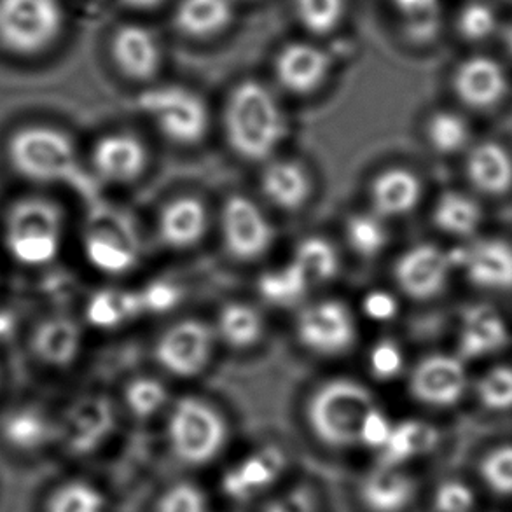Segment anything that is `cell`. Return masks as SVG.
I'll return each instance as SVG.
<instances>
[{"label": "cell", "mask_w": 512, "mask_h": 512, "mask_svg": "<svg viewBox=\"0 0 512 512\" xmlns=\"http://www.w3.org/2000/svg\"><path fill=\"white\" fill-rule=\"evenodd\" d=\"M479 476L493 495L512 497V444L488 451L479 464Z\"/></svg>", "instance_id": "obj_43"}, {"label": "cell", "mask_w": 512, "mask_h": 512, "mask_svg": "<svg viewBox=\"0 0 512 512\" xmlns=\"http://www.w3.org/2000/svg\"><path fill=\"white\" fill-rule=\"evenodd\" d=\"M67 233L62 203L46 194H23L7 205L0 242L6 256L23 270L41 271L56 263Z\"/></svg>", "instance_id": "obj_2"}, {"label": "cell", "mask_w": 512, "mask_h": 512, "mask_svg": "<svg viewBox=\"0 0 512 512\" xmlns=\"http://www.w3.org/2000/svg\"><path fill=\"white\" fill-rule=\"evenodd\" d=\"M144 315H161L177 308L182 301V289L173 282L156 280L139 289Z\"/></svg>", "instance_id": "obj_46"}, {"label": "cell", "mask_w": 512, "mask_h": 512, "mask_svg": "<svg viewBox=\"0 0 512 512\" xmlns=\"http://www.w3.org/2000/svg\"><path fill=\"white\" fill-rule=\"evenodd\" d=\"M312 289L310 282L292 261L264 271L257 280V291L261 298L277 308L299 305Z\"/></svg>", "instance_id": "obj_36"}, {"label": "cell", "mask_w": 512, "mask_h": 512, "mask_svg": "<svg viewBox=\"0 0 512 512\" xmlns=\"http://www.w3.org/2000/svg\"><path fill=\"white\" fill-rule=\"evenodd\" d=\"M465 175L479 193L504 196L512 189L511 153L499 142H479L467 154Z\"/></svg>", "instance_id": "obj_26"}, {"label": "cell", "mask_w": 512, "mask_h": 512, "mask_svg": "<svg viewBox=\"0 0 512 512\" xmlns=\"http://www.w3.org/2000/svg\"><path fill=\"white\" fill-rule=\"evenodd\" d=\"M469 387L465 360L450 353L423 357L409 376V394L429 408H453L464 399Z\"/></svg>", "instance_id": "obj_14"}, {"label": "cell", "mask_w": 512, "mask_h": 512, "mask_svg": "<svg viewBox=\"0 0 512 512\" xmlns=\"http://www.w3.org/2000/svg\"><path fill=\"white\" fill-rule=\"evenodd\" d=\"M415 495V479L397 465L381 464L360 486V500L369 512H404Z\"/></svg>", "instance_id": "obj_27"}, {"label": "cell", "mask_w": 512, "mask_h": 512, "mask_svg": "<svg viewBox=\"0 0 512 512\" xmlns=\"http://www.w3.org/2000/svg\"><path fill=\"white\" fill-rule=\"evenodd\" d=\"M441 443V434L436 425L423 420H402L394 423L387 444L383 446V462L387 465L408 464L416 458L427 457Z\"/></svg>", "instance_id": "obj_30"}, {"label": "cell", "mask_w": 512, "mask_h": 512, "mask_svg": "<svg viewBox=\"0 0 512 512\" xmlns=\"http://www.w3.org/2000/svg\"><path fill=\"white\" fill-rule=\"evenodd\" d=\"M504 16L492 0H464L453 18L458 37L469 46H486L500 39Z\"/></svg>", "instance_id": "obj_34"}, {"label": "cell", "mask_w": 512, "mask_h": 512, "mask_svg": "<svg viewBox=\"0 0 512 512\" xmlns=\"http://www.w3.org/2000/svg\"><path fill=\"white\" fill-rule=\"evenodd\" d=\"M455 268L474 287L490 292L512 291V243L502 238H478L451 252Z\"/></svg>", "instance_id": "obj_18"}, {"label": "cell", "mask_w": 512, "mask_h": 512, "mask_svg": "<svg viewBox=\"0 0 512 512\" xmlns=\"http://www.w3.org/2000/svg\"><path fill=\"white\" fill-rule=\"evenodd\" d=\"M158 512H207V500L200 488L179 483L161 495Z\"/></svg>", "instance_id": "obj_48"}, {"label": "cell", "mask_w": 512, "mask_h": 512, "mask_svg": "<svg viewBox=\"0 0 512 512\" xmlns=\"http://www.w3.org/2000/svg\"><path fill=\"white\" fill-rule=\"evenodd\" d=\"M284 465V453L273 446L254 451L226 474L224 490L235 499H252L277 481Z\"/></svg>", "instance_id": "obj_29"}, {"label": "cell", "mask_w": 512, "mask_h": 512, "mask_svg": "<svg viewBox=\"0 0 512 512\" xmlns=\"http://www.w3.org/2000/svg\"><path fill=\"white\" fill-rule=\"evenodd\" d=\"M476 395L483 408L492 413L512 409V367L495 366L488 369L476 385Z\"/></svg>", "instance_id": "obj_42"}, {"label": "cell", "mask_w": 512, "mask_h": 512, "mask_svg": "<svg viewBox=\"0 0 512 512\" xmlns=\"http://www.w3.org/2000/svg\"><path fill=\"white\" fill-rule=\"evenodd\" d=\"M114 425L116 413L109 397L79 395L56 415V444L72 455H86L104 444Z\"/></svg>", "instance_id": "obj_11"}, {"label": "cell", "mask_w": 512, "mask_h": 512, "mask_svg": "<svg viewBox=\"0 0 512 512\" xmlns=\"http://www.w3.org/2000/svg\"><path fill=\"white\" fill-rule=\"evenodd\" d=\"M208 231V210L200 198L180 196L168 201L158 217V238L170 250L193 249Z\"/></svg>", "instance_id": "obj_23"}, {"label": "cell", "mask_w": 512, "mask_h": 512, "mask_svg": "<svg viewBox=\"0 0 512 512\" xmlns=\"http://www.w3.org/2000/svg\"><path fill=\"white\" fill-rule=\"evenodd\" d=\"M457 340L460 359L465 362L486 359L509 345L511 331L499 310L488 305H476L464 313Z\"/></svg>", "instance_id": "obj_21"}, {"label": "cell", "mask_w": 512, "mask_h": 512, "mask_svg": "<svg viewBox=\"0 0 512 512\" xmlns=\"http://www.w3.org/2000/svg\"><path fill=\"white\" fill-rule=\"evenodd\" d=\"M455 97L474 111H490L506 100L511 76L506 63L490 53H472L458 62L451 76Z\"/></svg>", "instance_id": "obj_13"}, {"label": "cell", "mask_w": 512, "mask_h": 512, "mask_svg": "<svg viewBox=\"0 0 512 512\" xmlns=\"http://www.w3.org/2000/svg\"><path fill=\"white\" fill-rule=\"evenodd\" d=\"M392 427H394V422L390 420V416L381 408L374 409L362 429L360 446H366L371 450H383V446L387 444L390 432H392Z\"/></svg>", "instance_id": "obj_50"}, {"label": "cell", "mask_w": 512, "mask_h": 512, "mask_svg": "<svg viewBox=\"0 0 512 512\" xmlns=\"http://www.w3.org/2000/svg\"><path fill=\"white\" fill-rule=\"evenodd\" d=\"M214 331L217 340L224 345L245 352L261 343L266 324L263 315L254 306L242 301H231L222 306Z\"/></svg>", "instance_id": "obj_32"}, {"label": "cell", "mask_w": 512, "mask_h": 512, "mask_svg": "<svg viewBox=\"0 0 512 512\" xmlns=\"http://www.w3.org/2000/svg\"><path fill=\"white\" fill-rule=\"evenodd\" d=\"M453 270L451 252L434 243H418L399 256L392 273L404 296L415 301H430L443 294Z\"/></svg>", "instance_id": "obj_16"}, {"label": "cell", "mask_w": 512, "mask_h": 512, "mask_svg": "<svg viewBox=\"0 0 512 512\" xmlns=\"http://www.w3.org/2000/svg\"><path fill=\"white\" fill-rule=\"evenodd\" d=\"M299 25L315 37L340 30L348 14V0H292Z\"/></svg>", "instance_id": "obj_39"}, {"label": "cell", "mask_w": 512, "mask_h": 512, "mask_svg": "<svg viewBox=\"0 0 512 512\" xmlns=\"http://www.w3.org/2000/svg\"><path fill=\"white\" fill-rule=\"evenodd\" d=\"M0 385H2V371H0Z\"/></svg>", "instance_id": "obj_54"}, {"label": "cell", "mask_w": 512, "mask_h": 512, "mask_svg": "<svg viewBox=\"0 0 512 512\" xmlns=\"http://www.w3.org/2000/svg\"><path fill=\"white\" fill-rule=\"evenodd\" d=\"M425 137L434 153L453 156L471 144V125L462 114L443 109L430 114L425 123Z\"/></svg>", "instance_id": "obj_37"}, {"label": "cell", "mask_w": 512, "mask_h": 512, "mask_svg": "<svg viewBox=\"0 0 512 512\" xmlns=\"http://www.w3.org/2000/svg\"><path fill=\"white\" fill-rule=\"evenodd\" d=\"M485 221V212L478 201L458 191L439 196L432 210V222L444 235L472 238Z\"/></svg>", "instance_id": "obj_33"}, {"label": "cell", "mask_w": 512, "mask_h": 512, "mask_svg": "<svg viewBox=\"0 0 512 512\" xmlns=\"http://www.w3.org/2000/svg\"><path fill=\"white\" fill-rule=\"evenodd\" d=\"M291 261L298 266L313 289L333 282L341 268L338 249L333 242L322 236H308L298 242L292 252Z\"/></svg>", "instance_id": "obj_35"}, {"label": "cell", "mask_w": 512, "mask_h": 512, "mask_svg": "<svg viewBox=\"0 0 512 512\" xmlns=\"http://www.w3.org/2000/svg\"><path fill=\"white\" fill-rule=\"evenodd\" d=\"M168 388L165 383L151 376H140L128 381L125 387L126 408L139 420H149L158 415L168 404Z\"/></svg>", "instance_id": "obj_41"}, {"label": "cell", "mask_w": 512, "mask_h": 512, "mask_svg": "<svg viewBox=\"0 0 512 512\" xmlns=\"http://www.w3.org/2000/svg\"><path fill=\"white\" fill-rule=\"evenodd\" d=\"M266 512H312V504L305 493L296 492L271 504Z\"/></svg>", "instance_id": "obj_51"}, {"label": "cell", "mask_w": 512, "mask_h": 512, "mask_svg": "<svg viewBox=\"0 0 512 512\" xmlns=\"http://www.w3.org/2000/svg\"><path fill=\"white\" fill-rule=\"evenodd\" d=\"M476 507V493L464 481H444L434 493L436 512H472Z\"/></svg>", "instance_id": "obj_47"}, {"label": "cell", "mask_w": 512, "mask_h": 512, "mask_svg": "<svg viewBox=\"0 0 512 512\" xmlns=\"http://www.w3.org/2000/svg\"><path fill=\"white\" fill-rule=\"evenodd\" d=\"M104 493L88 481L72 479L56 486L46 502V512H104Z\"/></svg>", "instance_id": "obj_40"}, {"label": "cell", "mask_w": 512, "mask_h": 512, "mask_svg": "<svg viewBox=\"0 0 512 512\" xmlns=\"http://www.w3.org/2000/svg\"><path fill=\"white\" fill-rule=\"evenodd\" d=\"M261 193L278 210L298 212L312 198V175L299 161H270L261 175Z\"/></svg>", "instance_id": "obj_25"}, {"label": "cell", "mask_w": 512, "mask_h": 512, "mask_svg": "<svg viewBox=\"0 0 512 512\" xmlns=\"http://www.w3.org/2000/svg\"><path fill=\"white\" fill-rule=\"evenodd\" d=\"M385 219L371 212H357L345 222V238L353 254L362 259H374L387 249L390 242Z\"/></svg>", "instance_id": "obj_38"}, {"label": "cell", "mask_w": 512, "mask_h": 512, "mask_svg": "<svg viewBox=\"0 0 512 512\" xmlns=\"http://www.w3.org/2000/svg\"><path fill=\"white\" fill-rule=\"evenodd\" d=\"M229 149L245 161L273 158L289 135V119L266 84L245 79L231 90L222 114Z\"/></svg>", "instance_id": "obj_1"}, {"label": "cell", "mask_w": 512, "mask_h": 512, "mask_svg": "<svg viewBox=\"0 0 512 512\" xmlns=\"http://www.w3.org/2000/svg\"><path fill=\"white\" fill-rule=\"evenodd\" d=\"M422 179L408 168H387L371 180L369 201L385 221L411 214L422 203Z\"/></svg>", "instance_id": "obj_24"}, {"label": "cell", "mask_w": 512, "mask_h": 512, "mask_svg": "<svg viewBox=\"0 0 512 512\" xmlns=\"http://www.w3.org/2000/svg\"><path fill=\"white\" fill-rule=\"evenodd\" d=\"M362 312L367 319L385 324L399 315V299L392 292L374 289L362 299Z\"/></svg>", "instance_id": "obj_49"}, {"label": "cell", "mask_w": 512, "mask_h": 512, "mask_svg": "<svg viewBox=\"0 0 512 512\" xmlns=\"http://www.w3.org/2000/svg\"><path fill=\"white\" fill-rule=\"evenodd\" d=\"M235 16V0H179L173 23L180 34L205 41L224 34Z\"/></svg>", "instance_id": "obj_28"}, {"label": "cell", "mask_w": 512, "mask_h": 512, "mask_svg": "<svg viewBox=\"0 0 512 512\" xmlns=\"http://www.w3.org/2000/svg\"><path fill=\"white\" fill-rule=\"evenodd\" d=\"M119 2L133 11H153L163 6L167 0H119Z\"/></svg>", "instance_id": "obj_52"}, {"label": "cell", "mask_w": 512, "mask_h": 512, "mask_svg": "<svg viewBox=\"0 0 512 512\" xmlns=\"http://www.w3.org/2000/svg\"><path fill=\"white\" fill-rule=\"evenodd\" d=\"M167 441L173 457L182 464L207 465L228 443V423L212 404L184 395L168 413Z\"/></svg>", "instance_id": "obj_6"}, {"label": "cell", "mask_w": 512, "mask_h": 512, "mask_svg": "<svg viewBox=\"0 0 512 512\" xmlns=\"http://www.w3.org/2000/svg\"><path fill=\"white\" fill-rule=\"evenodd\" d=\"M0 437L13 450L37 453L56 443V415L41 404H21L0 420Z\"/></svg>", "instance_id": "obj_22"}, {"label": "cell", "mask_w": 512, "mask_h": 512, "mask_svg": "<svg viewBox=\"0 0 512 512\" xmlns=\"http://www.w3.org/2000/svg\"><path fill=\"white\" fill-rule=\"evenodd\" d=\"M221 236L229 256L252 263L270 252L275 229L259 205L247 196L233 194L222 205Z\"/></svg>", "instance_id": "obj_12"}, {"label": "cell", "mask_w": 512, "mask_h": 512, "mask_svg": "<svg viewBox=\"0 0 512 512\" xmlns=\"http://www.w3.org/2000/svg\"><path fill=\"white\" fill-rule=\"evenodd\" d=\"M7 167L35 186H55L79 177L76 140L55 125L28 123L14 128L4 144Z\"/></svg>", "instance_id": "obj_3"}, {"label": "cell", "mask_w": 512, "mask_h": 512, "mask_svg": "<svg viewBox=\"0 0 512 512\" xmlns=\"http://www.w3.org/2000/svg\"><path fill=\"white\" fill-rule=\"evenodd\" d=\"M500 41L504 44L507 56L512 60V18L504 23V30L500 34Z\"/></svg>", "instance_id": "obj_53"}, {"label": "cell", "mask_w": 512, "mask_h": 512, "mask_svg": "<svg viewBox=\"0 0 512 512\" xmlns=\"http://www.w3.org/2000/svg\"><path fill=\"white\" fill-rule=\"evenodd\" d=\"M67 27L63 0H0V49L16 58L46 55Z\"/></svg>", "instance_id": "obj_5"}, {"label": "cell", "mask_w": 512, "mask_h": 512, "mask_svg": "<svg viewBox=\"0 0 512 512\" xmlns=\"http://www.w3.org/2000/svg\"><path fill=\"white\" fill-rule=\"evenodd\" d=\"M112 62L130 81L149 83L163 67V46L151 28L126 23L112 34Z\"/></svg>", "instance_id": "obj_20"}, {"label": "cell", "mask_w": 512, "mask_h": 512, "mask_svg": "<svg viewBox=\"0 0 512 512\" xmlns=\"http://www.w3.org/2000/svg\"><path fill=\"white\" fill-rule=\"evenodd\" d=\"M367 367L374 380H395L406 369V353L397 341H376L367 353Z\"/></svg>", "instance_id": "obj_44"}, {"label": "cell", "mask_w": 512, "mask_h": 512, "mask_svg": "<svg viewBox=\"0 0 512 512\" xmlns=\"http://www.w3.org/2000/svg\"><path fill=\"white\" fill-rule=\"evenodd\" d=\"M387 2L401 14L404 20L409 21V25L420 30L422 39L429 41L430 37H434L439 7L443 0H387Z\"/></svg>", "instance_id": "obj_45"}, {"label": "cell", "mask_w": 512, "mask_h": 512, "mask_svg": "<svg viewBox=\"0 0 512 512\" xmlns=\"http://www.w3.org/2000/svg\"><path fill=\"white\" fill-rule=\"evenodd\" d=\"M294 333L299 345L319 357H340L357 343L359 327L350 306L340 299H322L299 312Z\"/></svg>", "instance_id": "obj_9"}, {"label": "cell", "mask_w": 512, "mask_h": 512, "mask_svg": "<svg viewBox=\"0 0 512 512\" xmlns=\"http://www.w3.org/2000/svg\"><path fill=\"white\" fill-rule=\"evenodd\" d=\"M336 56L319 42L294 41L275 56L273 72L278 86L294 97H310L333 74Z\"/></svg>", "instance_id": "obj_15"}, {"label": "cell", "mask_w": 512, "mask_h": 512, "mask_svg": "<svg viewBox=\"0 0 512 512\" xmlns=\"http://www.w3.org/2000/svg\"><path fill=\"white\" fill-rule=\"evenodd\" d=\"M83 346V326L67 313H46L28 329V355L42 369H69L81 357Z\"/></svg>", "instance_id": "obj_17"}, {"label": "cell", "mask_w": 512, "mask_h": 512, "mask_svg": "<svg viewBox=\"0 0 512 512\" xmlns=\"http://www.w3.org/2000/svg\"><path fill=\"white\" fill-rule=\"evenodd\" d=\"M215 345L214 327L201 320H179L161 333L154 345V359L163 371L187 380L207 371Z\"/></svg>", "instance_id": "obj_10"}, {"label": "cell", "mask_w": 512, "mask_h": 512, "mask_svg": "<svg viewBox=\"0 0 512 512\" xmlns=\"http://www.w3.org/2000/svg\"><path fill=\"white\" fill-rule=\"evenodd\" d=\"M144 317L139 291L102 289L91 294L84 305V320L95 329H118L128 322Z\"/></svg>", "instance_id": "obj_31"}, {"label": "cell", "mask_w": 512, "mask_h": 512, "mask_svg": "<svg viewBox=\"0 0 512 512\" xmlns=\"http://www.w3.org/2000/svg\"><path fill=\"white\" fill-rule=\"evenodd\" d=\"M81 250L91 270L123 277L140 259V245L125 215L109 208L93 210L81 229Z\"/></svg>", "instance_id": "obj_8"}, {"label": "cell", "mask_w": 512, "mask_h": 512, "mask_svg": "<svg viewBox=\"0 0 512 512\" xmlns=\"http://www.w3.org/2000/svg\"><path fill=\"white\" fill-rule=\"evenodd\" d=\"M137 107L175 146L193 147L207 139L210 109L200 93L182 84H160L140 93Z\"/></svg>", "instance_id": "obj_7"}, {"label": "cell", "mask_w": 512, "mask_h": 512, "mask_svg": "<svg viewBox=\"0 0 512 512\" xmlns=\"http://www.w3.org/2000/svg\"><path fill=\"white\" fill-rule=\"evenodd\" d=\"M376 395L352 378H333L313 390L306 402V423L319 443L334 450L360 446L362 429L374 409Z\"/></svg>", "instance_id": "obj_4"}, {"label": "cell", "mask_w": 512, "mask_h": 512, "mask_svg": "<svg viewBox=\"0 0 512 512\" xmlns=\"http://www.w3.org/2000/svg\"><path fill=\"white\" fill-rule=\"evenodd\" d=\"M90 165L98 179L123 186L144 175L149 153L144 142L133 133H105L91 147Z\"/></svg>", "instance_id": "obj_19"}]
</instances>
